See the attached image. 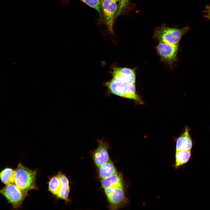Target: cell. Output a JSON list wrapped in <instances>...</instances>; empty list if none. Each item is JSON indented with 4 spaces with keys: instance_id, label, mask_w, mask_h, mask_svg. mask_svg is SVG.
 Segmentation results:
<instances>
[{
    "instance_id": "obj_15",
    "label": "cell",
    "mask_w": 210,
    "mask_h": 210,
    "mask_svg": "<svg viewBox=\"0 0 210 210\" xmlns=\"http://www.w3.org/2000/svg\"><path fill=\"white\" fill-rule=\"evenodd\" d=\"M61 187V182L57 174L52 177L48 182V190L52 194L56 195Z\"/></svg>"
},
{
    "instance_id": "obj_1",
    "label": "cell",
    "mask_w": 210,
    "mask_h": 210,
    "mask_svg": "<svg viewBox=\"0 0 210 210\" xmlns=\"http://www.w3.org/2000/svg\"><path fill=\"white\" fill-rule=\"evenodd\" d=\"M112 69V78L105 83L109 92L143 104L136 92L135 69L114 66Z\"/></svg>"
},
{
    "instance_id": "obj_16",
    "label": "cell",
    "mask_w": 210,
    "mask_h": 210,
    "mask_svg": "<svg viewBox=\"0 0 210 210\" xmlns=\"http://www.w3.org/2000/svg\"><path fill=\"white\" fill-rule=\"evenodd\" d=\"M69 0H62L65 3L67 2ZM84 3L90 7L97 10L100 15L101 20H103L102 16L101 11V2L100 0H79Z\"/></svg>"
},
{
    "instance_id": "obj_9",
    "label": "cell",
    "mask_w": 210,
    "mask_h": 210,
    "mask_svg": "<svg viewBox=\"0 0 210 210\" xmlns=\"http://www.w3.org/2000/svg\"><path fill=\"white\" fill-rule=\"evenodd\" d=\"M189 128L186 127L184 132L177 139L176 151L182 150H191L192 142L189 133Z\"/></svg>"
},
{
    "instance_id": "obj_11",
    "label": "cell",
    "mask_w": 210,
    "mask_h": 210,
    "mask_svg": "<svg viewBox=\"0 0 210 210\" xmlns=\"http://www.w3.org/2000/svg\"><path fill=\"white\" fill-rule=\"evenodd\" d=\"M57 174L61 181V187L59 193L56 196L58 198L68 202L70 190L69 180L66 176L61 172H59Z\"/></svg>"
},
{
    "instance_id": "obj_3",
    "label": "cell",
    "mask_w": 210,
    "mask_h": 210,
    "mask_svg": "<svg viewBox=\"0 0 210 210\" xmlns=\"http://www.w3.org/2000/svg\"><path fill=\"white\" fill-rule=\"evenodd\" d=\"M190 29L188 26L181 29L162 26L155 30L153 37L158 42L179 44L182 37Z\"/></svg>"
},
{
    "instance_id": "obj_7",
    "label": "cell",
    "mask_w": 210,
    "mask_h": 210,
    "mask_svg": "<svg viewBox=\"0 0 210 210\" xmlns=\"http://www.w3.org/2000/svg\"><path fill=\"white\" fill-rule=\"evenodd\" d=\"M101 9L105 23L109 32L113 33V27L118 6L116 2L112 0H102Z\"/></svg>"
},
{
    "instance_id": "obj_5",
    "label": "cell",
    "mask_w": 210,
    "mask_h": 210,
    "mask_svg": "<svg viewBox=\"0 0 210 210\" xmlns=\"http://www.w3.org/2000/svg\"><path fill=\"white\" fill-rule=\"evenodd\" d=\"M104 189L110 210L120 209L128 203L124 187L110 188Z\"/></svg>"
},
{
    "instance_id": "obj_4",
    "label": "cell",
    "mask_w": 210,
    "mask_h": 210,
    "mask_svg": "<svg viewBox=\"0 0 210 210\" xmlns=\"http://www.w3.org/2000/svg\"><path fill=\"white\" fill-rule=\"evenodd\" d=\"M27 192L20 189L15 183L6 185L0 189V194L11 205L13 209L21 207Z\"/></svg>"
},
{
    "instance_id": "obj_10",
    "label": "cell",
    "mask_w": 210,
    "mask_h": 210,
    "mask_svg": "<svg viewBox=\"0 0 210 210\" xmlns=\"http://www.w3.org/2000/svg\"><path fill=\"white\" fill-rule=\"evenodd\" d=\"M101 183L102 187L104 189L124 187L122 175L118 172L108 178L102 179Z\"/></svg>"
},
{
    "instance_id": "obj_6",
    "label": "cell",
    "mask_w": 210,
    "mask_h": 210,
    "mask_svg": "<svg viewBox=\"0 0 210 210\" xmlns=\"http://www.w3.org/2000/svg\"><path fill=\"white\" fill-rule=\"evenodd\" d=\"M179 44H174L164 42H159L156 47L158 54L161 60L170 66L177 61Z\"/></svg>"
},
{
    "instance_id": "obj_8",
    "label": "cell",
    "mask_w": 210,
    "mask_h": 210,
    "mask_svg": "<svg viewBox=\"0 0 210 210\" xmlns=\"http://www.w3.org/2000/svg\"><path fill=\"white\" fill-rule=\"evenodd\" d=\"M99 144L98 147L93 151L92 156L94 162L98 167L110 160L108 150L109 145L103 140H97Z\"/></svg>"
},
{
    "instance_id": "obj_18",
    "label": "cell",
    "mask_w": 210,
    "mask_h": 210,
    "mask_svg": "<svg viewBox=\"0 0 210 210\" xmlns=\"http://www.w3.org/2000/svg\"><path fill=\"white\" fill-rule=\"evenodd\" d=\"M113 0V1H115V2H118V1H120L121 0Z\"/></svg>"
},
{
    "instance_id": "obj_17",
    "label": "cell",
    "mask_w": 210,
    "mask_h": 210,
    "mask_svg": "<svg viewBox=\"0 0 210 210\" xmlns=\"http://www.w3.org/2000/svg\"><path fill=\"white\" fill-rule=\"evenodd\" d=\"M202 12L204 17L207 20H210V5L206 6Z\"/></svg>"
},
{
    "instance_id": "obj_12",
    "label": "cell",
    "mask_w": 210,
    "mask_h": 210,
    "mask_svg": "<svg viewBox=\"0 0 210 210\" xmlns=\"http://www.w3.org/2000/svg\"><path fill=\"white\" fill-rule=\"evenodd\" d=\"M191 155V150H182L176 152L175 161L173 167L176 169L187 163L190 160Z\"/></svg>"
},
{
    "instance_id": "obj_13",
    "label": "cell",
    "mask_w": 210,
    "mask_h": 210,
    "mask_svg": "<svg viewBox=\"0 0 210 210\" xmlns=\"http://www.w3.org/2000/svg\"><path fill=\"white\" fill-rule=\"evenodd\" d=\"M98 168L99 175L102 179L108 178L118 172L113 163L110 160Z\"/></svg>"
},
{
    "instance_id": "obj_14",
    "label": "cell",
    "mask_w": 210,
    "mask_h": 210,
    "mask_svg": "<svg viewBox=\"0 0 210 210\" xmlns=\"http://www.w3.org/2000/svg\"><path fill=\"white\" fill-rule=\"evenodd\" d=\"M15 170L6 167L0 172V179L6 185L15 183Z\"/></svg>"
},
{
    "instance_id": "obj_2",
    "label": "cell",
    "mask_w": 210,
    "mask_h": 210,
    "mask_svg": "<svg viewBox=\"0 0 210 210\" xmlns=\"http://www.w3.org/2000/svg\"><path fill=\"white\" fill-rule=\"evenodd\" d=\"M15 170V184L21 190L28 192L37 189L35 182L37 171L32 170L18 163Z\"/></svg>"
}]
</instances>
